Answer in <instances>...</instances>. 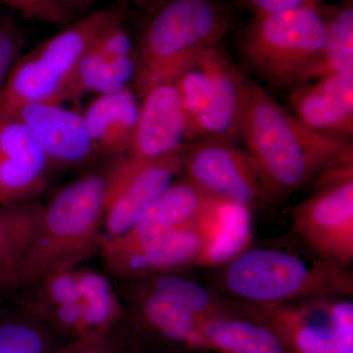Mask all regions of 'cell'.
Instances as JSON below:
<instances>
[{
  "label": "cell",
  "instance_id": "1",
  "mask_svg": "<svg viewBox=\"0 0 353 353\" xmlns=\"http://www.w3.org/2000/svg\"><path fill=\"white\" fill-rule=\"evenodd\" d=\"M240 136L259 167L269 201L285 199L327 169L353 160L347 138L311 129L252 83Z\"/></svg>",
  "mask_w": 353,
  "mask_h": 353
},
{
  "label": "cell",
  "instance_id": "2",
  "mask_svg": "<svg viewBox=\"0 0 353 353\" xmlns=\"http://www.w3.org/2000/svg\"><path fill=\"white\" fill-rule=\"evenodd\" d=\"M109 168L77 179L44 208L21 276L20 290L53 272L77 269L101 252Z\"/></svg>",
  "mask_w": 353,
  "mask_h": 353
},
{
  "label": "cell",
  "instance_id": "3",
  "mask_svg": "<svg viewBox=\"0 0 353 353\" xmlns=\"http://www.w3.org/2000/svg\"><path fill=\"white\" fill-rule=\"evenodd\" d=\"M222 283L239 301L264 312L297 299L353 294L352 274L347 268L275 248L243 250L228 262Z\"/></svg>",
  "mask_w": 353,
  "mask_h": 353
},
{
  "label": "cell",
  "instance_id": "4",
  "mask_svg": "<svg viewBox=\"0 0 353 353\" xmlns=\"http://www.w3.org/2000/svg\"><path fill=\"white\" fill-rule=\"evenodd\" d=\"M129 15L121 2L102 7L20 57L0 92V108L15 111L27 104L66 101L70 80L83 55L102 34L124 25Z\"/></svg>",
  "mask_w": 353,
  "mask_h": 353
},
{
  "label": "cell",
  "instance_id": "5",
  "mask_svg": "<svg viewBox=\"0 0 353 353\" xmlns=\"http://www.w3.org/2000/svg\"><path fill=\"white\" fill-rule=\"evenodd\" d=\"M138 54L136 92L174 82L201 53L219 46L229 16L216 0H166L153 11Z\"/></svg>",
  "mask_w": 353,
  "mask_h": 353
},
{
  "label": "cell",
  "instance_id": "6",
  "mask_svg": "<svg viewBox=\"0 0 353 353\" xmlns=\"http://www.w3.org/2000/svg\"><path fill=\"white\" fill-rule=\"evenodd\" d=\"M328 23L317 6L257 15L241 48L257 73L276 85H301L321 55Z\"/></svg>",
  "mask_w": 353,
  "mask_h": 353
},
{
  "label": "cell",
  "instance_id": "7",
  "mask_svg": "<svg viewBox=\"0 0 353 353\" xmlns=\"http://www.w3.org/2000/svg\"><path fill=\"white\" fill-rule=\"evenodd\" d=\"M174 83L190 139L232 141L240 136L248 83L219 46L194 58Z\"/></svg>",
  "mask_w": 353,
  "mask_h": 353
},
{
  "label": "cell",
  "instance_id": "8",
  "mask_svg": "<svg viewBox=\"0 0 353 353\" xmlns=\"http://www.w3.org/2000/svg\"><path fill=\"white\" fill-rule=\"evenodd\" d=\"M312 194L292 211V229L329 263L353 261V160L320 174Z\"/></svg>",
  "mask_w": 353,
  "mask_h": 353
},
{
  "label": "cell",
  "instance_id": "9",
  "mask_svg": "<svg viewBox=\"0 0 353 353\" xmlns=\"http://www.w3.org/2000/svg\"><path fill=\"white\" fill-rule=\"evenodd\" d=\"M221 202L199 219L145 245L118 252L101 250L104 263L117 277L134 282L201 266L217 234Z\"/></svg>",
  "mask_w": 353,
  "mask_h": 353
},
{
  "label": "cell",
  "instance_id": "10",
  "mask_svg": "<svg viewBox=\"0 0 353 353\" xmlns=\"http://www.w3.org/2000/svg\"><path fill=\"white\" fill-rule=\"evenodd\" d=\"M185 152L154 160H134L126 157L114 160L109 168L104 203V238L119 236L138 222L183 170Z\"/></svg>",
  "mask_w": 353,
  "mask_h": 353
},
{
  "label": "cell",
  "instance_id": "11",
  "mask_svg": "<svg viewBox=\"0 0 353 353\" xmlns=\"http://www.w3.org/2000/svg\"><path fill=\"white\" fill-rule=\"evenodd\" d=\"M341 297L297 299L265 313L299 353H353V303Z\"/></svg>",
  "mask_w": 353,
  "mask_h": 353
},
{
  "label": "cell",
  "instance_id": "12",
  "mask_svg": "<svg viewBox=\"0 0 353 353\" xmlns=\"http://www.w3.org/2000/svg\"><path fill=\"white\" fill-rule=\"evenodd\" d=\"M183 170L197 187L221 201L252 209L268 202L259 167L250 153L226 139H201L189 145Z\"/></svg>",
  "mask_w": 353,
  "mask_h": 353
},
{
  "label": "cell",
  "instance_id": "13",
  "mask_svg": "<svg viewBox=\"0 0 353 353\" xmlns=\"http://www.w3.org/2000/svg\"><path fill=\"white\" fill-rule=\"evenodd\" d=\"M48 158L14 111L0 108V204L36 202L48 187Z\"/></svg>",
  "mask_w": 353,
  "mask_h": 353
},
{
  "label": "cell",
  "instance_id": "14",
  "mask_svg": "<svg viewBox=\"0 0 353 353\" xmlns=\"http://www.w3.org/2000/svg\"><path fill=\"white\" fill-rule=\"evenodd\" d=\"M138 121L126 157L160 159L187 150L189 124L174 82L158 83L141 95Z\"/></svg>",
  "mask_w": 353,
  "mask_h": 353
},
{
  "label": "cell",
  "instance_id": "15",
  "mask_svg": "<svg viewBox=\"0 0 353 353\" xmlns=\"http://www.w3.org/2000/svg\"><path fill=\"white\" fill-rule=\"evenodd\" d=\"M14 112L38 141L51 170L80 166L97 157L83 113L46 102L27 104Z\"/></svg>",
  "mask_w": 353,
  "mask_h": 353
},
{
  "label": "cell",
  "instance_id": "16",
  "mask_svg": "<svg viewBox=\"0 0 353 353\" xmlns=\"http://www.w3.org/2000/svg\"><path fill=\"white\" fill-rule=\"evenodd\" d=\"M219 201L185 178L173 182L138 222L116 238H102L101 250H131L170 234L202 217Z\"/></svg>",
  "mask_w": 353,
  "mask_h": 353
},
{
  "label": "cell",
  "instance_id": "17",
  "mask_svg": "<svg viewBox=\"0 0 353 353\" xmlns=\"http://www.w3.org/2000/svg\"><path fill=\"white\" fill-rule=\"evenodd\" d=\"M290 105L311 129L347 138L353 132V75L327 76L301 83L292 90Z\"/></svg>",
  "mask_w": 353,
  "mask_h": 353
},
{
  "label": "cell",
  "instance_id": "18",
  "mask_svg": "<svg viewBox=\"0 0 353 353\" xmlns=\"http://www.w3.org/2000/svg\"><path fill=\"white\" fill-rule=\"evenodd\" d=\"M139 95L132 87L97 95L83 113L97 157H126L138 121Z\"/></svg>",
  "mask_w": 353,
  "mask_h": 353
},
{
  "label": "cell",
  "instance_id": "19",
  "mask_svg": "<svg viewBox=\"0 0 353 353\" xmlns=\"http://www.w3.org/2000/svg\"><path fill=\"white\" fill-rule=\"evenodd\" d=\"M46 205L0 204V289L19 292L28 253L38 234Z\"/></svg>",
  "mask_w": 353,
  "mask_h": 353
},
{
  "label": "cell",
  "instance_id": "20",
  "mask_svg": "<svg viewBox=\"0 0 353 353\" xmlns=\"http://www.w3.org/2000/svg\"><path fill=\"white\" fill-rule=\"evenodd\" d=\"M202 345L226 353H285L271 329L227 316L199 318Z\"/></svg>",
  "mask_w": 353,
  "mask_h": 353
},
{
  "label": "cell",
  "instance_id": "21",
  "mask_svg": "<svg viewBox=\"0 0 353 353\" xmlns=\"http://www.w3.org/2000/svg\"><path fill=\"white\" fill-rule=\"evenodd\" d=\"M139 283L136 304L143 321L165 340L180 345H202L199 318L170 296Z\"/></svg>",
  "mask_w": 353,
  "mask_h": 353
},
{
  "label": "cell",
  "instance_id": "22",
  "mask_svg": "<svg viewBox=\"0 0 353 353\" xmlns=\"http://www.w3.org/2000/svg\"><path fill=\"white\" fill-rule=\"evenodd\" d=\"M138 71V54L106 59L88 51L78 64L68 88L66 101L83 94L103 95L131 87Z\"/></svg>",
  "mask_w": 353,
  "mask_h": 353
},
{
  "label": "cell",
  "instance_id": "23",
  "mask_svg": "<svg viewBox=\"0 0 353 353\" xmlns=\"http://www.w3.org/2000/svg\"><path fill=\"white\" fill-rule=\"evenodd\" d=\"M68 341L18 305L0 316V353H55Z\"/></svg>",
  "mask_w": 353,
  "mask_h": 353
},
{
  "label": "cell",
  "instance_id": "24",
  "mask_svg": "<svg viewBox=\"0 0 353 353\" xmlns=\"http://www.w3.org/2000/svg\"><path fill=\"white\" fill-rule=\"evenodd\" d=\"M332 75H353V7L341 8L329 19L326 43L303 83Z\"/></svg>",
  "mask_w": 353,
  "mask_h": 353
},
{
  "label": "cell",
  "instance_id": "25",
  "mask_svg": "<svg viewBox=\"0 0 353 353\" xmlns=\"http://www.w3.org/2000/svg\"><path fill=\"white\" fill-rule=\"evenodd\" d=\"M78 277L83 303L97 334L106 336L120 328L124 308L108 279L90 269H78Z\"/></svg>",
  "mask_w": 353,
  "mask_h": 353
},
{
  "label": "cell",
  "instance_id": "26",
  "mask_svg": "<svg viewBox=\"0 0 353 353\" xmlns=\"http://www.w3.org/2000/svg\"><path fill=\"white\" fill-rule=\"evenodd\" d=\"M252 236L250 209L223 201L220 206L217 234L201 266L227 263L245 250Z\"/></svg>",
  "mask_w": 353,
  "mask_h": 353
},
{
  "label": "cell",
  "instance_id": "27",
  "mask_svg": "<svg viewBox=\"0 0 353 353\" xmlns=\"http://www.w3.org/2000/svg\"><path fill=\"white\" fill-rule=\"evenodd\" d=\"M150 289L170 296L176 303L199 318L224 316L221 313L227 308L222 299L213 296L199 283L172 275L171 273L136 281Z\"/></svg>",
  "mask_w": 353,
  "mask_h": 353
},
{
  "label": "cell",
  "instance_id": "28",
  "mask_svg": "<svg viewBox=\"0 0 353 353\" xmlns=\"http://www.w3.org/2000/svg\"><path fill=\"white\" fill-rule=\"evenodd\" d=\"M0 3L18 11L29 19L43 21L54 25L68 26L74 14L52 0H0Z\"/></svg>",
  "mask_w": 353,
  "mask_h": 353
},
{
  "label": "cell",
  "instance_id": "29",
  "mask_svg": "<svg viewBox=\"0 0 353 353\" xmlns=\"http://www.w3.org/2000/svg\"><path fill=\"white\" fill-rule=\"evenodd\" d=\"M120 330L101 338L69 341L55 353H127L125 336Z\"/></svg>",
  "mask_w": 353,
  "mask_h": 353
},
{
  "label": "cell",
  "instance_id": "30",
  "mask_svg": "<svg viewBox=\"0 0 353 353\" xmlns=\"http://www.w3.org/2000/svg\"><path fill=\"white\" fill-rule=\"evenodd\" d=\"M257 15L314 6L319 0H245Z\"/></svg>",
  "mask_w": 353,
  "mask_h": 353
},
{
  "label": "cell",
  "instance_id": "31",
  "mask_svg": "<svg viewBox=\"0 0 353 353\" xmlns=\"http://www.w3.org/2000/svg\"><path fill=\"white\" fill-rule=\"evenodd\" d=\"M52 1L74 14L85 12L94 3L95 0H52Z\"/></svg>",
  "mask_w": 353,
  "mask_h": 353
},
{
  "label": "cell",
  "instance_id": "32",
  "mask_svg": "<svg viewBox=\"0 0 353 353\" xmlns=\"http://www.w3.org/2000/svg\"><path fill=\"white\" fill-rule=\"evenodd\" d=\"M124 1H131L134 3L139 4L141 6L152 7L153 11L159 4L160 0H124Z\"/></svg>",
  "mask_w": 353,
  "mask_h": 353
},
{
  "label": "cell",
  "instance_id": "33",
  "mask_svg": "<svg viewBox=\"0 0 353 353\" xmlns=\"http://www.w3.org/2000/svg\"><path fill=\"white\" fill-rule=\"evenodd\" d=\"M8 294V292H6V290L0 289V316L6 311V307L4 306V301H6V296Z\"/></svg>",
  "mask_w": 353,
  "mask_h": 353
},
{
  "label": "cell",
  "instance_id": "34",
  "mask_svg": "<svg viewBox=\"0 0 353 353\" xmlns=\"http://www.w3.org/2000/svg\"><path fill=\"white\" fill-rule=\"evenodd\" d=\"M165 1H166V0H160L159 4H158L157 8H158V7L161 6L162 3H164ZM157 8H155V9H157ZM155 9H154V10H155Z\"/></svg>",
  "mask_w": 353,
  "mask_h": 353
},
{
  "label": "cell",
  "instance_id": "35",
  "mask_svg": "<svg viewBox=\"0 0 353 353\" xmlns=\"http://www.w3.org/2000/svg\"><path fill=\"white\" fill-rule=\"evenodd\" d=\"M0 17H1V15H0Z\"/></svg>",
  "mask_w": 353,
  "mask_h": 353
}]
</instances>
